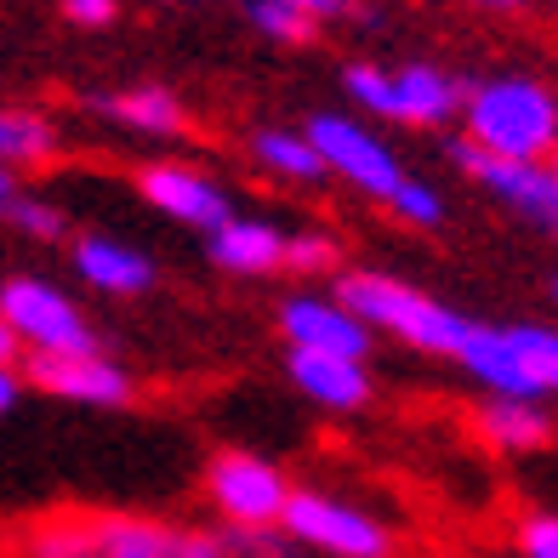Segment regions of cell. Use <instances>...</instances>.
<instances>
[{
    "label": "cell",
    "mask_w": 558,
    "mask_h": 558,
    "mask_svg": "<svg viewBox=\"0 0 558 558\" xmlns=\"http://www.w3.org/2000/svg\"><path fill=\"white\" fill-rule=\"evenodd\" d=\"M450 365L485 393L558 404V325H542V319H473Z\"/></svg>",
    "instance_id": "cell-4"
},
{
    "label": "cell",
    "mask_w": 558,
    "mask_h": 558,
    "mask_svg": "<svg viewBox=\"0 0 558 558\" xmlns=\"http://www.w3.org/2000/svg\"><path fill=\"white\" fill-rule=\"evenodd\" d=\"M86 109L97 120H109L120 125V132H132V137H183L189 132V109H183V97H177L171 86H120V92H92L86 97Z\"/></svg>",
    "instance_id": "cell-18"
},
{
    "label": "cell",
    "mask_w": 558,
    "mask_h": 558,
    "mask_svg": "<svg viewBox=\"0 0 558 558\" xmlns=\"http://www.w3.org/2000/svg\"><path fill=\"white\" fill-rule=\"evenodd\" d=\"M137 194L155 206L166 222L177 228H194V234H211L217 222H228L240 206H234V194H228L211 171H199L189 160H148L137 166Z\"/></svg>",
    "instance_id": "cell-12"
},
{
    "label": "cell",
    "mask_w": 558,
    "mask_h": 558,
    "mask_svg": "<svg viewBox=\"0 0 558 558\" xmlns=\"http://www.w3.org/2000/svg\"><path fill=\"white\" fill-rule=\"evenodd\" d=\"M194 558H308L286 542V530H240V524H206L194 530Z\"/></svg>",
    "instance_id": "cell-21"
},
{
    "label": "cell",
    "mask_w": 558,
    "mask_h": 558,
    "mask_svg": "<svg viewBox=\"0 0 558 558\" xmlns=\"http://www.w3.org/2000/svg\"><path fill=\"white\" fill-rule=\"evenodd\" d=\"M69 268L86 291L97 296H114V302H132V296H148L160 279V263L148 257L137 240L125 234H104V228H86V234L69 240Z\"/></svg>",
    "instance_id": "cell-14"
},
{
    "label": "cell",
    "mask_w": 558,
    "mask_h": 558,
    "mask_svg": "<svg viewBox=\"0 0 558 558\" xmlns=\"http://www.w3.org/2000/svg\"><path fill=\"white\" fill-rule=\"evenodd\" d=\"M17 399H23V371L17 365H0V422L17 411Z\"/></svg>",
    "instance_id": "cell-28"
},
{
    "label": "cell",
    "mask_w": 558,
    "mask_h": 558,
    "mask_svg": "<svg viewBox=\"0 0 558 558\" xmlns=\"http://www.w3.org/2000/svg\"><path fill=\"white\" fill-rule=\"evenodd\" d=\"M331 291L371 325V337H388L411 353H427V360H456V348H462L468 325H473L445 296L422 291L416 279L383 274V268H348V274H337Z\"/></svg>",
    "instance_id": "cell-2"
},
{
    "label": "cell",
    "mask_w": 558,
    "mask_h": 558,
    "mask_svg": "<svg viewBox=\"0 0 558 558\" xmlns=\"http://www.w3.org/2000/svg\"><path fill=\"white\" fill-rule=\"evenodd\" d=\"M462 143L496 160H553L558 155V92L536 74H490L462 97Z\"/></svg>",
    "instance_id": "cell-3"
},
{
    "label": "cell",
    "mask_w": 558,
    "mask_h": 558,
    "mask_svg": "<svg viewBox=\"0 0 558 558\" xmlns=\"http://www.w3.org/2000/svg\"><path fill=\"white\" fill-rule=\"evenodd\" d=\"M553 434H558V422H553L547 404H536V399L485 393V399H478V411H473V439L485 450H496V456H507V462H513V456L547 450Z\"/></svg>",
    "instance_id": "cell-17"
},
{
    "label": "cell",
    "mask_w": 558,
    "mask_h": 558,
    "mask_svg": "<svg viewBox=\"0 0 558 558\" xmlns=\"http://www.w3.org/2000/svg\"><path fill=\"white\" fill-rule=\"evenodd\" d=\"M17 371H23V388H35L46 399H63V404H81V411H125V404L137 399V376L104 348H92V353H29Z\"/></svg>",
    "instance_id": "cell-10"
},
{
    "label": "cell",
    "mask_w": 558,
    "mask_h": 558,
    "mask_svg": "<svg viewBox=\"0 0 558 558\" xmlns=\"http://www.w3.org/2000/svg\"><path fill=\"white\" fill-rule=\"evenodd\" d=\"M17 194H23V177H17L12 166H0V211H7V206H12Z\"/></svg>",
    "instance_id": "cell-30"
},
{
    "label": "cell",
    "mask_w": 558,
    "mask_h": 558,
    "mask_svg": "<svg viewBox=\"0 0 558 558\" xmlns=\"http://www.w3.org/2000/svg\"><path fill=\"white\" fill-rule=\"evenodd\" d=\"M342 92L353 97V109H365L371 120L434 132V125L462 114L468 81H456L439 63H348Z\"/></svg>",
    "instance_id": "cell-5"
},
{
    "label": "cell",
    "mask_w": 558,
    "mask_h": 558,
    "mask_svg": "<svg viewBox=\"0 0 558 558\" xmlns=\"http://www.w3.org/2000/svg\"><path fill=\"white\" fill-rule=\"evenodd\" d=\"M553 7H558V0H553Z\"/></svg>",
    "instance_id": "cell-34"
},
{
    "label": "cell",
    "mask_w": 558,
    "mask_h": 558,
    "mask_svg": "<svg viewBox=\"0 0 558 558\" xmlns=\"http://www.w3.org/2000/svg\"><path fill=\"white\" fill-rule=\"evenodd\" d=\"M0 222H7L12 234L35 240V245H58V240H69V217H63V206H58V199L29 194V189H23L7 211H0Z\"/></svg>",
    "instance_id": "cell-23"
},
{
    "label": "cell",
    "mask_w": 558,
    "mask_h": 558,
    "mask_svg": "<svg viewBox=\"0 0 558 558\" xmlns=\"http://www.w3.org/2000/svg\"><path fill=\"white\" fill-rule=\"evenodd\" d=\"M342 268V240L331 228H291L286 234V274L291 279H331Z\"/></svg>",
    "instance_id": "cell-22"
},
{
    "label": "cell",
    "mask_w": 558,
    "mask_h": 558,
    "mask_svg": "<svg viewBox=\"0 0 558 558\" xmlns=\"http://www.w3.org/2000/svg\"><path fill=\"white\" fill-rule=\"evenodd\" d=\"M286 376L302 399L331 416H353L376 399L371 360H348V353H291L286 348Z\"/></svg>",
    "instance_id": "cell-15"
},
{
    "label": "cell",
    "mask_w": 558,
    "mask_h": 558,
    "mask_svg": "<svg viewBox=\"0 0 558 558\" xmlns=\"http://www.w3.org/2000/svg\"><path fill=\"white\" fill-rule=\"evenodd\" d=\"M245 17H251V29L268 35L274 46H308L314 29H319V17H308L302 7H291V0H251Z\"/></svg>",
    "instance_id": "cell-25"
},
{
    "label": "cell",
    "mask_w": 558,
    "mask_h": 558,
    "mask_svg": "<svg viewBox=\"0 0 558 558\" xmlns=\"http://www.w3.org/2000/svg\"><path fill=\"white\" fill-rule=\"evenodd\" d=\"M279 530L308 558H399V530L371 501H353L325 485H296Z\"/></svg>",
    "instance_id": "cell-6"
},
{
    "label": "cell",
    "mask_w": 558,
    "mask_h": 558,
    "mask_svg": "<svg viewBox=\"0 0 558 558\" xmlns=\"http://www.w3.org/2000/svg\"><path fill=\"white\" fill-rule=\"evenodd\" d=\"M291 7H302V12H308V17H342L348 12V0H291Z\"/></svg>",
    "instance_id": "cell-29"
},
{
    "label": "cell",
    "mask_w": 558,
    "mask_h": 558,
    "mask_svg": "<svg viewBox=\"0 0 558 558\" xmlns=\"http://www.w3.org/2000/svg\"><path fill=\"white\" fill-rule=\"evenodd\" d=\"M286 234L291 228H279L268 217L234 211L206 234V257L228 279H268V274H286Z\"/></svg>",
    "instance_id": "cell-16"
},
{
    "label": "cell",
    "mask_w": 558,
    "mask_h": 558,
    "mask_svg": "<svg viewBox=\"0 0 558 558\" xmlns=\"http://www.w3.org/2000/svg\"><path fill=\"white\" fill-rule=\"evenodd\" d=\"M58 125L46 120L40 109H23V104H0V166H12L17 177L23 171H40L58 160Z\"/></svg>",
    "instance_id": "cell-20"
},
{
    "label": "cell",
    "mask_w": 558,
    "mask_h": 558,
    "mask_svg": "<svg viewBox=\"0 0 558 558\" xmlns=\"http://www.w3.org/2000/svg\"><path fill=\"white\" fill-rule=\"evenodd\" d=\"M0 319L12 325L23 360H29V353H92V348H104L92 314L46 274H7L0 279Z\"/></svg>",
    "instance_id": "cell-8"
},
{
    "label": "cell",
    "mask_w": 558,
    "mask_h": 558,
    "mask_svg": "<svg viewBox=\"0 0 558 558\" xmlns=\"http://www.w3.org/2000/svg\"><path fill=\"white\" fill-rule=\"evenodd\" d=\"M17 558H194V530L132 507H58L17 536Z\"/></svg>",
    "instance_id": "cell-1"
},
{
    "label": "cell",
    "mask_w": 558,
    "mask_h": 558,
    "mask_svg": "<svg viewBox=\"0 0 558 558\" xmlns=\"http://www.w3.org/2000/svg\"><path fill=\"white\" fill-rule=\"evenodd\" d=\"M450 160L462 166L496 206H507L530 228H542V234L558 240V155L553 160H496V155H478L473 143L456 137Z\"/></svg>",
    "instance_id": "cell-11"
},
{
    "label": "cell",
    "mask_w": 558,
    "mask_h": 558,
    "mask_svg": "<svg viewBox=\"0 0 558 558\" xmlns=\"http://www.w3.org/2000/svg\"><path fill=\"white\" fill-rule=\"evenodd\" d=\"M519 558H558V507H530L513 530Z\"/></svg>",
    "instance_id": "cell-26"
},
{
    "label": "cell",
    "mask_w": 558,
    "mask_h": 558,
    "mask_svg": "<svg viewBox=\"0 0 558 558\" xmlns=\"http://www.w3.org/2000/svg\"><path fill=\"white\" fill-rule=\"evenodd\" d=\"M63 17L74 29H109L120 17V0H63Z\"/></svg>",
    "instance_id": "cell-27"
},
{
    "label": "cell",
    "mask_w": 558,
    "mask_h": 558,
    "mask_svg": "<svg viewBox=\"0 0 558 558\" xmlns=\"http://www.w3.org/2000/svg\"><path fill=\"white\" fill-rule=\"evenodd\" d=\"M206 507L217 513V524H240V530H279L286 501L296 490V478L274 462V456L251 450V445H222L206 456L199 473Z\"/></svg>",
    "instance_id": "cell-7"
},
{
    "label": "cell",
    "mask_w": 558,
    "mask_h": 558,
    "mask_svg": "<svg viewBox=\"0 0 558 558\" xmlns=\"http://www.w3.org/2000/svg\"><path fill=\"white\" fill-rule=\"evenodd\" d=\"M473 7H478V12H524L530 0H473Z\"/></svg>",
    "instance_id": "cell-32"
},
{
    "label": "cell",
    "mask_w": 558,
    "mask_h": 558,
    "mask_svg": "<svg viewBox=\"0 0 558 558\" xmlns=\"http://www.w3.org/2000/svg\"><path fill=\"white\" fill-rule=\"evenodd\" d=\"M547 291H553V308H558V274H553V286H547Z\"/></svg>",
    "instance_id": "cell-33"
},
{
    "label": "cell",
    "mask_w": 558,
    "mask_h": 558,
    "mask_svg": "<svg viewBox=\"0 0 558 558\" xmlns=\"http://www.w3.org/2000/svg\"><path fill=\"white\" fill-rule=\"evenodd\" d=\"M279 337H286L291 353H348V360H371V325L348 308V302L331 291V296H319V291H296L279 302Z\"/></svg>",
    "instance_id": "cell-13"
},
{
    "label": "cell",
    "mask_w": 558,
    "mask_h": 558,
    "mask_svg": "<svg viewBox=\"0 0 558 558\" xmlns=\"http://www.w3.org/2000/svg\"><path fill=\"white\" fill-rule=\"evenodd\" d=\"M0 365H23V348H17V337H12L7 319H0Z\"/></svg>",
    "instance_id": "cell-31"
},
{
    "label": "cell",
    "mask_w": 558,
    "mask_h": 558,
    "mask_svg": "<svg viewBox=\"0 0 558 558\" xmlns=\"http://www.w3.org/2000/svg\"><path fill=\"white\" fill-rule=\"evenodd\" d=\"M302 132L314 137L319 160H325V177H337V183H348L353 194L376 199V206H388V199L404 189V160L399 148L376 132V125H365L360 114H342V109H325L314 114Z\"/></svg>",
    "instance_id": "cell-9"
},
{
    "label": "cell",
    "mask_w": 558,
    "mask_h": 558,
    "mask_svg": "<svg viewBox=\"0 0 558 558\" xmlns=\"http://www.w3.org/2000/svg\"><path fill=\"white\" fill-rule=\"evenodd\" d=\"M251 160H257L274 183H291V189L325 183V160H319V148L302 125H263V132H251Z\"/></svg>",
    "instance_id": "cell-19"
},
{
    "label": "cell",
    "mask_w": 558,
    "mask_h": 558,
    "mask_svg": "<svg viewBox=\"0 0 558 558\" xmlns=\"http://www.w3.org/2000/svg\"><path fill=\"white\" fill-rule=\"evenodd\" d=\"M383 211L404 228H416V234H434V228H445V217H450V199H445V189L427 183V177H404V189Z\"/></svg>",
    "instance_id": "cell-24"
}]
</instances>
